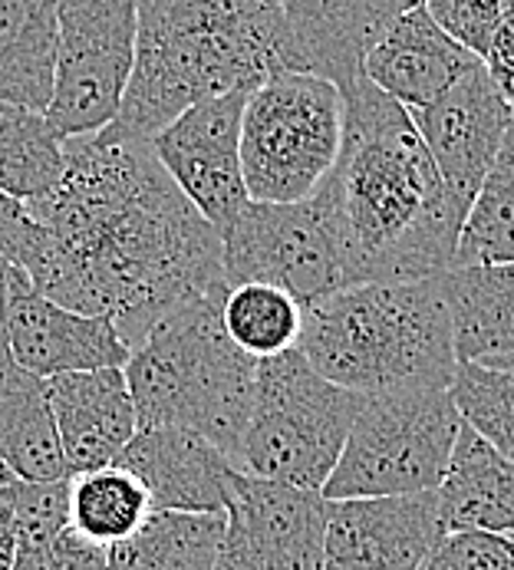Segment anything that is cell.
<instances>
[{
  "instance_id": "cell-24",
  "label": "cell",
  "mask_w": 514,
  "mask_h": 570,
  "mask_svg": "<svg viewBox=\"0 0 514 570\" xmlns=\"http://www.w3.org/2000/svg\"><path fill=\"white\" fill-rule=\"evenodd\" d=\"M228 511L152 508L136 534L109 548V570H215Z\"/></svg>"
},
{
  "instance_id": "cell-19",
  "label": "cell",
  "mask_w": 514,
  "mask_h": 570,
  "mask_svg": "<svg viewBox=\"0 0 514 570\" xmlns=\"http://www.w3.org/2000/svg\"><path fill=\"white\" fill-rule=\"evenodd\" d=\"M228 528L241 531L257 548L287 561L294 570H324L327 498L320 489L257 479L238 469Z\"/></svg>"
},
{
  "instance_id": "cell-22",
  "label": "cell",
  "mask_w": 514,
  "mask_h": 570,
  "mask_svg": "<svg viewBox=\"0 0 514 570\" xmlns=\"http://www.w3.org/2000/svg\"><path fill=\"white\" fill-rule=\"evenodd\" d=\"M458 363L514 353V261L465 264L438 274Z\"/></svg>"
},
{
  "instance_id": "cell-5",
  "label": "cell",
  "mask_w": 514,
  "mask_h": 570,
  "mask_svg": "<svg viewBox=\"0 0 514 570\" xmlns=\"http://www.w3.org/2000/svg\"><path fill=\"white\" fill-rule=\"evenodd\" d=\"M225 294L175 307L132 346L122 370L139 425L188 429L231 455L255 400L257 360L225 330Z\"/></svg>"
},
{
  "instance_id": "cell-36",
  "label": "cell",
  "mask_w": 514,
  "mask_h": 570,
  "mask_svg": "<svg viewBox=\"0 0 514 570\" xmlns=\"http://www.w3.org/2000/svg\"><path fill=\"white\" fill-rule=\"evenodd\" d=\"M482 60H485L488 77L498 86V92L508 99V106L514 109V17L495 30L492 43H488V53Z\"/></svg>"
},
{
  "instance_id": "cell-28",
  "label": "cell",
  "mask_w": 514,
  "mask_h": 570,
  "mask_svg": "<svg viewBox=\"0 0 514 570\" xmlns=\"http://www.w3.org/2000/svg\"><path fill=\"white\" fill-rule=\"evenodd\" d=\"M505 261H514V119L468 208L452 267Z\"/></svg>"
},
{
  "instance_id": "cell-41",
  "label": "cell",
  "mask_w": 514,
  "mask_h": 570,
  "mask_svg": "<svg viewBox=\"0 0 514 570\" xmlns=\"http://www.w3.org/2000/svg\"><path fill=\"white\" fill-rule=\"evenodd\" d=\"M7 106H10V102H3V99H0V112H3V109H7Z\"/></svg>"
},
{
  "instance_id": "cell-8",
  "label": "cell",
  "mask_w": 514,
  "mask_h": 570,
  "mask_svg": "<svg viewBox=\"0 0 514 570\" xmlns=\"http://www.w3.org/2000/svg\"><path fill=\"white\" fill-rule=\"evenodd\" d=\"M462 412L448 390L363 396L324 498L435 491L445 479Z\"/></svg>"
},
{
  "instance_id": "cell-35",
  "label": "cell",
  "mask_w": 514,
  "mask_h": 570,
  "mask_svg": "<svg viewBox=\"0 0 514 570\" xmlns=\"http://www.w3.org/2000/svg\"><path fill=\"white\" fill-rule=\"evenodd\" d=\"M215 570H294L287 561L267 554L264 548H257L255 541H248L241 531L228 528L225 541H221V554Z\"/></svg>"
},
{
  "instance_id": "cell-14",
  "label": "cell",
  "mask_w": 514,
  "mask_h": 570,
  "mask_svg": "<svg viewBox=\"0 0 514 570\" xmlns=\"http://www.w3.org/2000/svg\"><path fill=\"white\" fill-rule=\"evenodd\" d=\"M409 112L445 185L472 205L514 119V109L488 77L485 60L462 73L438 99Z\"/></svg>"
},
{
  "instance_id": "cell-16",
  "label": "cell",
  "mask_w": 514,
  "mask_h": 570,
  "mask_svg": "<svg viewBox=\"0 0 514 570\" xmlns=\"http://www.w3.org/2000/svg\"><path fill=\"white\" fill-rule=\"evenodd\" d=\"M478 60L482 57H475L435 23V17L419 0L399 10L376 37L363 60V77L406 109H419L438 99Z\"/></svg>"
},
{
  "instance_id": "cell-29",
  "label": "cell",
  "mask_w": 514,
  "mask_h": 570,
  "mask_svg": "<svg viewBox=\"0 0 514 570\" xmlns=\"http://www.w3.org/2000/svg\"><path fill=\"white\" fill-rule=\"evenodd\" d=\"M0 498L17 518V564L13 570H43L53 541L70 524V479L23 482L13 479Z\"/></svg>"
},
{
  "instance_id": "cell-37",
  "label": "cell",
  "mask_w": 514,
  "mask_h": 570,
  "mask_svg": "<svg viewBox=\"0 0 514 570\" xmlns=\"http://www.w3.org/2000/svg\"><path fill=\"white\" fill-rule=\"evenodd\" d=\"M17 564V518L13 508L0 498V570H13Z\"/></svg>"
},
{
  "instance_id": "cell-25",
  "label": "cell",
  "mask_w": 514,
  "mask_h": 570,
  "mask_svg": "<svg viewBox=\"0 0 514 570\" xmlns=\"http://www.w3.org/2000/svg\"><path fill=\"white\" fill-rule=\"evenodd\" d=\"M63 142L43 112L7 106L0 112V191L20 202L50 195L67 168Z\"/></svg>"
},
{
  "instance_id": "cell-27",
  "label": "cell",
  "mask_w": 514,
  "mask_h": 570,
  "mask_svg": "<svg viewBox=\"0 0 514 570\" xmlns=\"http://www.w3.org/2000/svg\"><path fill=\"white\" fill-rule=\"evenodd\" d=\"M228 336L255 360L297 350L304 333V304L274 284L228 287L221 304Z\"/></svg>"
},
{
  "instance_id": "cell-39",
  "label": "cell",
  "mask_w": 514,
  "mask_h": 570,
  "mask_svg": "<svg viewBox=\"0 0 514 570\" xmlns=\"http://www.w3.org/2000/svg\"><path fill=\"white\" fill-rule=\"evenodd\" d=\"M485 366H495V370H505V373H514V353H502V356H488V360H478Z\"/></svg>"
},
{
  "instance_id": "cell-10",
  "label": "cell",
  "mask_w": 514,
  "mask_h": 570,
  "mask_svg": "<svg viewBox=\"0 0 514 570\" xmlns=\"http://www.w3.org/2000/svg\"><path fill=\"white\" fill-rule=\"evenodd\" d=\"M221 242L228 287L274 284L304 307L346 287L340 247L314 195L287 205L251 202Z\"/></svg>"
},
{
  "instance_id": "cell-33",
  "label": "cell",
  "mask_w": 514,
  "mask_h": 570,
  "mask_svg": "<svg viewBox=\"0 0 514 570\" xmlns=\"http://www.w3.org/2000/svg\"><path fill=\"white\" fill-rule=\"evenodd\" d=\"M43 238H47V232L37 222V215L30 212V205L0 191V254L10 264L30 271L33 261L40 257Z\"/></svg>"
},
{
  "instance_id": "cell-4",
  "label": "cell",
  "mask_w": 514,
  "mask_h": 570,
  "mask_svg": "<svg viewBox=\"0 0 514 570\" xmlns=\"http://www.w3.org/2000/svg\"><path fill=\"white\" fill-rule=\"evenodd\" d=\"M297 350L320 376L363 396L448 390L458 370L438 274L353 284L307 304Z\"/></svg>"
},
{
  "instance_id": "cell-12",
  "label": "cell",
  "mask_w": 514,
  "mask_h": 570,
  "mask_svg": "<svg viewBox=\"0 0 514 570\" xmlns=\"http://www.w3.org/2000/svg\"><path fill=\"white\" fill-rule=\"evenodd\" d=\"M442 534L435 491L327 498L324 570H416Z\"/></svg>"
},
{
  "instance_id": "cell-34",
  "label": "cell",
  "mask_w": 514,
  "mask_h": 570,
  "mask_svg": "<svg viewBox=\"0 0 514 570\" xmlns=\"http://www.w3.org/2000/svg\"><path fill=\"white\" fill-rule=\"evenodd\" d=\"M43 570H109V548L67 524L53 541Z\"/></svg>"
},
{
  "instance_id": "cell-32",
  "label": "cell",
  "mask_w": 514,
  "mask_h": 570,
  "mask_svg": "<svg viewBox=\"0 0 514 570\" xmlns=\"http://www.w3.org/2000/svg\"><path fill=\"white\" fill-rule=\"evenodd\" d=\"M416 570H514V541L488 531H445Z\"/></svg>"
},
{
  "instance_id": "cell-18",
  "label": "cell",
  "mask_w": 514,
  "mask_h": 570,
  "mask_svg": "<svg viewBox=\"0 0 514 570\" xmlns=\"http://www.w3.org/2000/svg\"><path fill=\"white\" fill-rule=\"evenodd\" d=\"M300 70L349 86L389 20L419 0H277Z\"/></svg>"
},
{
  "instance_id": "cell-21",
  "label": "cell",
  "mask_w": 514,
  "mask_h": 570,
  "mask_svg": "<svg viewBox=\"0 0 514 570\" xmlns=\"http://www.w3.org/2000/svg\"><path fill=\"white\" fill-rule=\"evenodd\" d=\"M0 459L23 482L70 479L47 380L0 356Z\"/></svg>"
},
{
  "instance_id": "cell-38",
  "label": "cell",
  "mask_w": 514,
  "mask_h": 570,
  "mask_svg": "<svg viewBox=\"0 0 514 570\" xmlns=\"http://www.w3.org/2000/svg\"><path fill=\"white\" fill-rule=\"evenodd\" d=\"M10 271H13V264L0 254V356L7 353V297H10Z\"/></svg>"
},
{
  "instance_id": "cell-20",
  "label": "cell",
  "mask_w": 514,
  "mask_h": 570,
  "mask_svg": "<svg viewBox=\"0 0 514 570\" xmlns=\"http://www.w3.org/2000/svg\"><path fill=\"white\" fill-rule=\"evenodd\" d=\"M435 494L445 531H488L514 541V462L468 422H462L455 435L445 479Z\"/></svg>"
},
{
  "instance_id": "cell-17",
  "label": "cell",
  "mask_w": 514,
  "mask_h": 570,
  "mask_svg": "<svg viewBox=\"0 0 514 570\" xmlns=\"http://www.w3.org/2000/svg\"><path fill=\"white\" fill-rule=\"evenodd\" d=\"M47 396L57 415L70 475L116 465L122 449L139 432V415L122 366L50 376Z\"/></svg>"
},
{
  "instance_id": "cell-7",
  "label": "cell",
  "mask_w": 514,
  "mask_h": 570,
  "mask_svg": "<svg viewBox=\"0 0 514 570\" xmlns=\"http://www.w3.org/2000/svg\"><path fill=\"white\" fill-rule=\"evenodd\" d=\"M343 89L310 70H274L241 119V168L251 202H304L334 171L343 146Z\"/></svg>"
},
{
  "instance_id": "cell-23",
  "label": "cell",
  "mask_w": 514,
  "mask_h": 570,
  "mask_svg": "<svg viewBox=\"0 0 514 570\" xmlns=\"http://www.w3.org/2000/svg\"><path fill=\"white\" fill-rule=\"evenodd\" d=\"M60 0H0V99L47 112L57 86Z\"/></svg>"
},
{
  "instance_id": "cell-26",
  "label": "cell",
  "mask_w": 514,
  "mask_h": 570,
  "mask_svg": "<svg viewBox=\"0 0 514 570\" xmlns=\"http://www.w3.org/2000/svg\"><path fill=\"white\" fill-rule=\"evenodd\" d=\"M149 514V491L122 465L70 475V524L106 548L136 534Z\"/></svg>"
},
{
  "instance_id": "cell-2",
  "label": "cell",
  "mask_w": 514,
  "mask_h": 570,
  "mask_svg": "<svg viewBox=\"0 0 514 570\" xmlns=\"http://www.w3.org/2000/svg\"><path fill=\"white\" fill-rule=\"evenodd\" d=\"M343 102L340 156L314 198L334 228L346 287L448 271L472 205L445 185L403 102L363 73L343 86Z\"/></svg>"
},
{
  "instance_id": "cell-13",
  "label": "cell",
  "mask_w": 514,
  "mask_h": 570,
  "mask_svg": "<svg viewBox=\"0 0 514 570\" xmlns=\"http://www.w3.org/2000/svg\"><path fill=\"white\" fill-rule=\"evenodd\" d=\"M7 353L27 373L50 380L60 373H86L126 366L129 343L109 317L70 311L40 294L23 267L10 271L7 297Z\"/></svg>"
},
{
  "instance_id": "cell-11",
  "label": "cell",
  "mask_w": 514,
  "mask_h": 570,
  "mask_svg": "<svg viewBox=\"0 0 514 570\" xmlns=\"http://www.w3.org/2000/svg\"><path fill=\"white\" fill-rule=\"evenodd\" d=\"M251 89L188 106L149 146L188 202L225 235L251 205L241 168V119Z\"/></svg>"
},
{
  "instance_id": "cell-31",
  "label": "cell",
  "mask_w": 514,
  "mask_h": 570,
  "mask_svg": "<svg viewBox=\"0 0 514 570\" xmlns=\"http://www.w3.org/2000/svg\"><path fill=\"white\" fill-rule=\"evenodd\" d=\"M435 23L468 47L475 57L488 53L495 30L514 17V0H423Z\"/></svg>"
},
{
  "instance_id": "cell-40",
  "label": "cell",
  "mask_w": 514,
  "mask_h": 570,
  "mask_svg": "<svg viewBox=\"0 0 514 570\" xmlns=\"http://www.w3.org/2000/svg\"><path fill=\"white\" fill-rule=\"evenodd\" d=\"M13 479H17V475H13V472L7 469V462L0 459V489H7V485H10Z\"/></svg>"
},
{
  "instance_id": "cell-9",
  "label": "cell",
  "mask_w": 514,
  "mask_h": 570,
  "mask_svg": "<svg viewBox=\"0 0 514 570\" xmlns=\"http://www.w3.org/2000/svg\"><path fill=\"white\" fill-rule=\"evenodd\" d=\"M139 0H60L53 102L43 112L70 139L106 129L136 63Z\"/></svg>"
},
{
  "instance_id": "cell-15",
  "label": "cell",
  "mask_w": 514,
  "mask_h": 570,
  "mask_svg": "<svg viewBox=\"0 0 514 570\" xmlns=\"http://www.w3.org/2000/svg\"><path fill=\"white\" fill-rule=\"evenodd\" d=\"M116 465L129 469L146 485L152 508L228 511L235 498L238 465L231 455L188 429L139 425Z\"/></svg>"
},
{
  "instance_id": "cell-3",
  "label": "cell",
  "mask_w": 514,
  "mask_h": 570,
  "mask_svg": "<svg viewBox=\"0 0 514 570\" xmlns=\"http://www.w3.org/2000/svg\"><path fill=\"white\" fill-rule=\"evenodd\" d=\"M300 70L277 0H139L136 63L112 139L149 142L188 106Z\"/></svg>"
},
{
  "instance_id": "cell-6",
  "label": "cell",
  "mask_w": 514,
  "mask_h": 570,
  "mask_svg": "<svg viewBox=\"0 0 514 570\" xmlns=\"http://www.w3.org/2000/svg\"><path fill=\"white\" fill-rule=\"evenodd\" d=\"M359 403L363 393L320 376L300 350L257 360L255 400L231 462L245 475L324 491Z\"/></svg>"
},
{
  "instance_id": "cell-1",
  "label": "cell",
  "mask_w": 514,
  "mask_h": 570,
  "mask_svg": "<svg viewBox=\"0 0 514 570\" xmlns=\"http://www.w3.org/2000/svg\"><path fill=\"white\" fill-rule=\"evenodd\" d=\"M57 188L27 202L47 238L27 271L50 301L109 317L129 350L175 307L221 294V232L142 139L70 136Z\"/></svg>"
},
{
  "instance_id": "cell-30",
  "label": "cell",
  "mask_w": 514,
  "mask_h": 570,
  "mask_svg": "<svg viewBox=\"0 0 514 570\" xmlns=\"http://www.w3.org/2000/svg\"><path fill=\"white\" fill-rule=\"evenodd\" d=\"M448 393L462 422L514 462V373L485 363H458Z\"/></svg>"
}]
</instances>
